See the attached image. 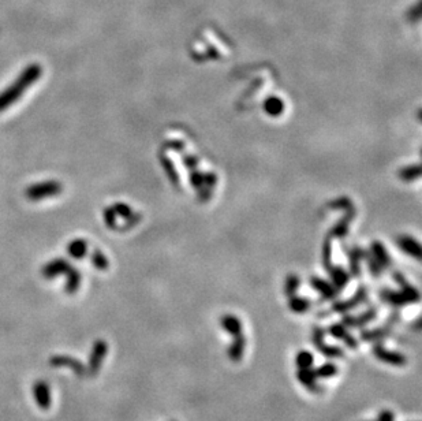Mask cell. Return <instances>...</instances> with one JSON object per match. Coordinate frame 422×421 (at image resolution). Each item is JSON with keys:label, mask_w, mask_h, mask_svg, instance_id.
I'll return each mask as SVG.
<instances>
[{"label": "cell", "mask_w": 422, "mask_h": 421, "mask_svg": "<svg viewBox=\"0 0 422 421\" xmlns=\"http://www.w3.org/2000/svg\"><path fill=\"white\" fill-rule=\"evenodd\" d=\"M372 353L379 361L387 364V365H392V367H404L407 364V357L400 352H395V350H389V349L384 348L381 344H376L372 349Z\"/></svg>", "instance_id": "cell-4"}, {"label": "cell", "mask_w": 422, "mask_h": 421, "mask_svg": "<svg viewBox=\"0 0 422 421\" xmlns=\"http://www.w3.org/2000/svg\"><path fill=\"white\" fill-rule=\"evenodd\" d=\"M220 325L222 328L230 334L231 336H237V335L242 334V323L241 320L234 315H224L220 319Z\"/></svg>", "instance_id": "cell-11"}, {"label": "cell", "mask_w": 422, "mask_h": 421, "mask_svg": "<svg viewBox=\"0 0 422 421\" xmlns=\"http://www.w3.org/2000/svg\"><path fill=\"white\" fill-rule=\"evenodd\" d=\"M107 354V344H104V342H97V345H96V348H94V354H93V358H92V365L94 367V368L97 369L98 365L101 364V360L102 357Z\"/></svg>", "instance_id": "cell-18"}, {"label": "cell", "mask_w": 422, "mask_h": 421, "mask_svg": "<svg viewBox=\"0 0 422 421\" xmlns=\"http://www.w3.org/2000/svg\"><path fill=\"white\" fill-rule=\"evenodd\" d=\"M63 192V185L51 179V181H43L37 184L30 185L28 189L25 190V196L29 201H41V200L55 197Z\"/></svg>", "instance_id": "cell-2"}, {"label": "cell", "mask_w": 422, "mask_h": 421, "mask_svg": "<svg viewBox=\"0 0 422 421\" xmlns=\"http://www.w3.org/2000/svg\"><path fill=\"white\" fill-rule=\"evenodd\" d=\"M66 276H67V283H66V290H67V293L77 291L79 285H81V275H79L78 270H75L74 267H71L70 271L66 274Z\"/></svg>", "instance_id": "cell-15"}, {"label": "cell", "mask_w": 422, "mask_h": 421, "mask_svg": "<svg viewBox=\"0 0 422 421\" xmlns=\"http://www.w3.org/2000/svg\"><path fill=\"white\" fill-rule=\"evenodd\" d=\"M70 268H71V266H70V263L67 260H64V259H55V260H51V262L47 263L43 267L41 272H43L44 278L54 279L56 276L66 275L70 271Z\"/></svg>", "instance_id": "cell-5"}, {"label": "cell", "mask_w": 422, "mask_h": 421, "mask_svg": "<svg viewBox=\"0 0 422 421\" xmlns=\"http://www.w3.org/2000/svg\"><path fill=\"white\" fill-rule=\"evenodd\" d=\"M376 421H395V414H393L392 410L385 409V410L380 411Z\"/></svg>", "instance_id": "cell-23"}, {"label": "cell", "mask_w": 422, "mask_h": 421, "mask_svg": "<svg viewBox=\"0 0 422 421\" xmlns=\"http://www.w3.org/2000/svg\"><path fill=\"white\" fill-rule=\"evenodd\" d=\"M383 298L388 304H391L392 306H396V308H400L403 306L406 302H408L407 298L404 295H399L396 293H392V291H385L383 294Z\"/></svg>", "instance_id": "cell-17"}, {"label": "cell", "mask_w": 422, "mask_h": 421, "mask_svg": "<svg viewBox=\"0 0 422 421\" xmlns=\"http://www.w3.org/2000/svg\"><path fill=\"white\" fill-rule=\"evenodd\" d=\"M87 242L83 238H75L67 245V253L74 259H82L86 255Z\"/></svg>", "instance_id": "cell-12"}, {"label": "cell", "mask_w": 422, "mask_h": 421, "mask_svg": "<svg viewBox=\"0 0 422 421\" xmlns=\"http://www.w3.org/2000/svg\"><path fill=\"white\" fill-rule=\"evenodd\" d=\"M41 75H43L41 64L32 63L26 66L22 70V73L15 78L14 82L0 92V112L6 111L7 108H10L13 104L18 102L24 96V93L39 81Z\"/></svg>", "instance_id": "cell-1"}, {"label": "cell", "mask_w": 422, "mask_h": 421, "mask_svg": "<svg viewBox=\"0 0 422 421\" xmlns=\"http://www.w3.org/2000/svg\"><path fill=\"white\" fill-rule=\"evenodd\" d=\"M391 334H392V325H389L387 323V324L379 327V328L362 329L359 336L364 342H379V341H383Z\"/></svg>", "instance_id": "cell-7"}, {"label": "cell", "mask_w": 422, "mask_h": 421, "mask_svg": "<svg viewBox=\"0 0 422 421\" xmlns=\"http://www.w3.org/2000/svg\"><path fill=\"white\" fill-rule=\"evenodd\" d=\"M233 342L228 348L227 356L233 363H239L242 360L243 354H245V349H246V338L243 336V334H239L237 336H233Z\"/></svg>", "instance_id": "cell-9"}, {"label": "cell", "mask_w": 422, "mask_h": 421, "mask_svg": "<svg viewBox=\"0 0 422 421\" xmlns=\"http://www.w3.org/2000/svg\"><path fill=\"white\" fill-rule=\"evenodd\" d=\"M296 379L298 382L301 383L302 386L309 390L310 392H320L321 388L317 383V378H315L314 372L311 371L310 368H305V369H298L296 372Z\"/></svg>", "instance_id": "cell-10"}, {"label": "cell", "mask_w": 422, "mask_h": 421, "mask_svg": "<svg viewBox=\"0 0 422 421\" xmlns=\"http://www.w3.org/2000/svg\"><path fill=\"white\" fill-rule=\"evenodd\" d=\"M325 336V329L320 328V327H314L311 331V342L315 346V349L320 352L323 356L328 358H342L345 356L343 349L339 346H334V345H328L324 342Z\"/></svg>", "instance_id": "cell-3"}, {"label": "cell", "mask_w": 422, "mask_h": 421, "mask_svg": "<svg viewBox=\"0 0 422 421\" xmlns=\"http://www.w3.org/2000/svg\"><path fill=\"white\" fill-rule=\"evenodd\" d=\"M311 285L314 286L317 290L321 291V293L324 294L325 298H331V297H332V294H334V293H332V290L330 289V286L325 285V283H323V282L314 281V282H311Z\"/></svg>", "instance_id": "cell-21"}, {"label": "cell", "mask_w": 422, "mask_h": 421, "mask_svg": "<svg viewBox=\"0 0 422 421\" xmlns=\"http://www.w3.org/2000/svg\"><path fill=\"white\" fill-rule=\"evenodd\" d=\"M313 361H314V357L310 352L307 350H301L298 352V354L295 356V364L298 369H305V368H310L313 365Z\"/></svg>", "instance_id": "cell-16"}, {"label": "cell", "mask_w": 422, "mask_h": 421, "mask_svg": "<svg viewBox=\"0 0 422 421\" xmlns=\"http://www.w3.org/2000/svg\"><path fill=\"white\" fill-rule=\"evenodd\" d=\"M310 306V302L305 298H295L292 297L291 301H290V309L295 313H305L306 310L309 309Z\"/></svg>", "instance_id": "cell-19"}, {"label": "cell", "mask_w": 422, "mask_h": 421, "mask_svg": "<svg viewBox=\"0 0 422 421\" xmlns=\"http://www.w3.org/2000/svg\"><path fill=\"white\" fill-rule=\"evenodd\" d=\"M338 371H339V369H338V367H336L335 364L327 363L320 365V367L317 369H314L313 372H314L315 378L317 379H330L336 376V375H338Z\"/></svg>", "instance_id": "cell-14"}, {"label": "cell", "mask_w": 422, "mask_h": 421, "mask_svg": "<svg viewBox=\"0 0 422 421\" xmlns=\"http://www.w3.org/2000/svg\"><path fill=\"white\" fill-rule=\"evenodd\" d=\"M328 334L331 336H334L335 339H339L342 342H345L346 346L350 349H358L359 344L358 341L350 334V331L347 329L345 324H339V323H335V324H331L330 328H328Z\"/></svg>", "instance_id": "cell-6"}, {"label": "cell", "mask_w": 422, "mask_h": 421, "mask_svg": "<svg viewBox=\"0 0 422 421\" xmlns=\"http://www.w3.org/2000/svg\"><path fill=\"white\" fill-rule=\"evenodd\" d=\"M365 300V293L364 291H359L358 294L354 295V298H351L349 301H343V302H339L334 305V310L335 312H346V310H350L355 308L357 305H359L362 301Z\"/></svg>", "instance_id": "cell-13"}, {"label": "cell", "mask_w": 422, "mask_h": 421, "mask_svg": "<svg viewBox=\"0 0 422 421\" xmlns=\"http://www.w3.org/2000/svg\"><path fill=\"white\" fill-rule=\"evenodd\" d=\"M92 263L93 266L96 267L97 270H107L108 268V260L107 257L104 256L98 249H94L92 255Z\"/></svg>", "instance_id": "cell-20"}, {"label": "cell", "mask_w": 422, "mask_h": 421, "mask_svg": "<svg viewBox=\"0 0 422 421\" xmlns=\"http://www.w3.org/2000/svg\"><path fill=\"white\" fill-rule=\"evenodd\" d=\"M376 316H377V310L369 309L359 316H346L343 319V324L346 327H351V328H361L376 319Z\"/></svg>", "instance_id": "cell-8"}, {"label": "cell", "mask_w": 422, "mask_h": 421, "mask_svg": "<svg viewBox=\"0 0 422 421\" xmlns=\"http://www.w3.org/2000/svg\"><path fill=\"white\" fill-rule=\"evenodd\" d=\"M104 220L110 228L115 227V211L112 208H107L104 211Z\"/></svg>", "instance_id": "cell-22"}]
</instances>
